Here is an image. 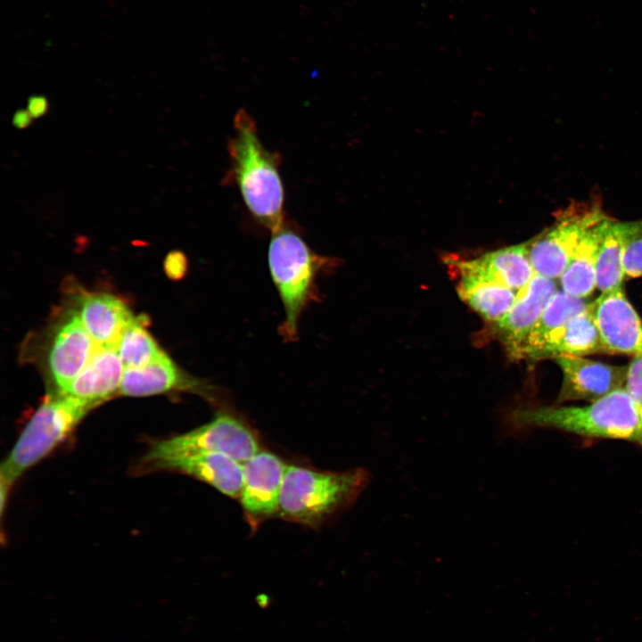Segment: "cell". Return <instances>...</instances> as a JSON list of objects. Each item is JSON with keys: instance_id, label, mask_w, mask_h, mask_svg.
Here are the masks:
<instances>
[{"instance_id": "cell-1", "label": "cell", "mask_w": 642, "mask_h": 642, "mask_svg": "<svg viewBox=\"0 0 642 642\" xmlns=\"http://www.w3.org/2000/svg\"><path fill=\"white\" fill-rule=\"evenodd\" d=\"M535 428L556 429L585 438L624 440L640 445L642 424L625 388L580 407L518 406L506 413L499 437Z\"/></svg>"}, {"instance_id": "cell-2", "label": "cell", "mask_w": 642, "mask_h": 642, "mask_svg": "<svg viewBox=\"0 0 642 642\" xmlns=\"http://www.w3.org/2000/svg\"><path fill=\"white\" fill-rule=\"evenodd\" d=\"M230 168L224 180L235 185L254 219L272 234L284 225V189L279 153L261 142L256 121L240 109L227 144Z\"/></svg>"}, {"instance_id": "cell-3", "label": "cell", "mask_w": 642, "mask_h": 642, "mask_svg": "<svg viewBox=\"0 0 642 642\" xmlns=\"http://www.w3.org/2000/svg\"><path fill=\"white\" fill-rule=\"evenodd\" d=\"M370 480L371 474L365 468L324 472L287 465L278 514L293 523L317 526L332 514L352 505Z\"/></svg>"}, {"instance_id": "cell-4", "label": "cell", "mask_w": 642, "mask_h": 642, "mask_svg": "<svg viewBox=\"0 0 642 642\" xmlns=\"http://www.w3.org/2000/svg\"><path fill=\"white\" fill-rule=\"evenodd\" d=\"M331 260L317 254L298 231L285 223L272 234L268 262L284 310L279 332L285 341L297 338L303 311L317 299V276L325 267L333 264Z\"/></svg>"}, {"instance_id": "cell-5", "label": "cell", "mask_w": 642, "mask_h": 642, "mask_svg": "<svg viewBox=\"0 0 642 642\" xmlns=\"http://www.w3.org/2000/svg\"><path fill=\"white\" fill-rule=\"evenodd\" d=\"M93 407L58 392L49 395L29 421L1 466V483L10 489L28 468L63 441Z\"/></svg>"}, {"instance_id": "cell-6", "label": "cell", "mask_w": 642, "mask_h": 642, "mask_svg": "<svg viewBox=\"0 0 642 642\" xmlns=\"http://www.w3.org/2000/svg\"><path fill=\"white\" fill-rule=\"evenodd\" d=\"M259 451L254 431L235 414L221 410L209 423L153 444L145 461L155 467L167 468L171 463L190 457L223 453L244 463Z\"/></svg>"}, {"instance_id": "cell-7", "label": "cell", "mask_w": 642, "mask_h": 642, "mask_svg": "<svg viewBox=\"0 0 642 642\" xmlns=\"http://www.w3.org/2000/svg\"><path fill=\"white\" fill-rule=\"evenodd\" d=\"M606 215L597 205L570 206L552 226L527 242L535 274L558 280L585 233Z\"/></svg>"}, {"instance_id": "cell-8", "label": "cell", "mask_w": 642, "mask_h": 642, "mask_svg": "<svg viewBox=\"0 0 642 642\" xmlns=\"http://www.w3.org/2000/svg\"><path fill=\"white\" fill-rule=\"evenodd\" d=\"M588 310L608 354L642 358V320L628 300L623 286L601 292Z\"/></svg>"}, {"instance_id": "cell-9", "label": "cell", "mask_w": 642, "mask_h": 642, "mask_svg": "<svg viewBox=\"0 0 642 642\" xmlns=\"http://www.w3.org/2000/svg\"><path fill=\"white\" fill-rule=\"evenodd\" d=\"M557 291L556 280L535 274L517 292L514 303L507 314L496 323L497 333L513 359H522L531 331Z\"/></svg>"}, {"instance_id": "cell-10", "label": "cell", "mask_w": 642, "mask_h": 642, "mask_svg": "<svg viewBox=\"0 0 642 642\" xmlns=\"http://www.w3.org/2000/svg\"><path fill=\"white\" fill-rule=\"evenodd\" d=\"M243 465V484L239 498L248 520L258 524L278 514L287 465L276 455L260 450Z\"/></svg>"}, {"instance_id": "cell-11", "label": "cell", "mask_w": 642, "mask_h": 642, "mask_svg": "<svg viewBox=\"0 0 642 642\" xmlns=\"http://www.w3.org/2000/svg\"><path fill=\"white\" fill-rule=\"evenodd\" d=\"M555 361L563 374L556 404L593 402L625 385L628 366H613L585 357H562Z\"/></svg>"}, {"instance_id": "cell-12", "label": "cell", "mask_w": 642, "mask_h": 642, "mask_svg": "<svg viewBox=\"0 0 642 642\" xmlns=\"http://www.w3.org/2000/svg\"><path fill=\"white\" fill-rule=\"evenodd\" d=\"M170 391L194 392L210 401L218 398L212 384L187 374L165 352L144 366L124 369L119 388L122 395L149 396Z\"/></svg>"}, {"instance_id": "cell-13", "label": "cell", "mask_w": 642, "mask_h": 642, "mask_svg": "<svg viewBox=\"0 0 642 642\" xmlns=\"http://www.w3.org/2000/svg\"><path fill=\"white\" fill-rule=\"evenodd\" d=\"M459 276H469L501 284L514 292L524 287L535 275L527 243L511 245L481 257L452 262Z\"/></svg>"}, {"instance_id": "cell-14", "label": "cell", "mask_w": 642, "mask_h": 642, "mask_svg": "<svg viewBox=\"0 0 642 642\" xmlns=\"http://www.w3.org/2000/svg\"><path fill=\"white\" fill-rule=\"evenodd\" d=\"M95 348L77 314L58 327L50 348L48 366L59 391L65 390L82 371Z\"/></svg>"}, {"instance_id": "cell-15", "label": "cell", "mask_w": 642, "mask_h": 642, "mask_svg": "<svg viewBox=\"0 0 642 642\" xmlns=\"http://www.w3.org/2000/svg\"><path fill=\"white\" fill-rule=\"evenodd\" d=\"M124 369L115 348L96 345L86 366L59 392L95 407L119 390Z\"/></svg>"}, {"instance_id": "cell-16", "label": "cell", "mask_w": 642, "mask_h": 642, "mask_svg": "<svg viewBox=\"0 0 642 642\" xmlns=\"http://www.w3.org/2000/svg\"><path fill=\"white\" fill-rule=\"evenodd\" d=\"M77 315L98 346L115 348L124 329L135 318L120 299L108 293L82 297Z\"/></svg>"}, {"instance_id": "cell-17", "label": "cell", "mask_w": 642, "mask_h": 642, "mask_svg": "<svg viewBox=\"0 0 642 642\" xmlns=\"http://www.w3.org/2000/svg\"><path fill=\"white\" fill-rule=\"evenodd\" d=\"M607 353L588 307L554 332L542 344L531 361L562 357H585Z\"/></svg>"}, {"instance_id": "cell-18", "label": "cell", "mask_w": 642, "mask_h": 642, "mask_svg": "<svg viewBox=\"0 0 642 642\" xmlns=\"http://www.w3.org/2000/svg\"><path fill=\"white\" fill-rule=\"evenodd\" d=\"M612 220L605 217L593 225L580 241L566 268L558 279L561 289L566 293L586 299L597 288V254L603 237Z\"/></svg>"}, {"instance_id": "cell-19", "label": "cell", "mask_w": 642, "mask_h": 642, "mask_svg": "<svg viewBox=\"0 0 642 642\" xmlns=\"http://www.w3.org/2000/svg\"><path fill=\"white\" fill-rule=\"evenodd\" d=\"M167 468L202 481L227 497L240 498L243 465L230 456L223 453L198 455L173 462Z\"/></svg>"}, {"instance_id": "cell-20", "label": "cell", "mask_w": 642, "mask_h": 642, "mask_svg": "<svg viewBox=\"0 0 642 642\" xmlns=\"http://www.w3.org/2000/svg\"><path fill=\"white\" fill-rule=\"evenodd\" d=\"M459 277V297L487 321L498 322L514 303L517 292L501 284L469 276Z\"/></svg>"}, {"instance_id": "cell-21", "label": "cell", "mask_w": 642, "mask_h": 642, "mask_svg": "<svg viewBox=\"0 0 642 642\" xmlns=\"http://www.w3.org/2000/svg\"><path fill=\"white\" fill-rule=\"evenodd\" d=\"M588 305L585 299L573 297L558 289L531 331L523 350L522 359L531 361L545 341L572 317L586 309Z\"/></svg>"}, {"instance_id": "cell-22", "label": "cell", "mask_w": 642, "mask_h": 642, "mask_svg": "<svg viewBox=\"0 0 642 642\" xmlns=\"http://www.w3.org/2000/svg\"><path fill=\"white\" fill-rule=\"evenodd\" d=\"M627 222L612 220L601 242L596 268L597 288L605 292L623 285Z\"/></svg>"}, {"instance_id": "cell-23", "label": "cell", "mask_w": 642, "mask_h": 642, "mask_svg": "<svg viewBox=\"0 0 642 642\" xmlns=\"http://www.w3.org/2000/svg\"><path fill=\"white\" fill-rule=\"evenodd\" d=\"M144 317H135L116 344L115 349L125 367L144 366L163 352L144 328Z\"/></svg>"}, {"instance_id": "cell-24", "label": "cell", "mask_w": 642, "mask_h": 642, "mask_svg": "<svg viewBox=\"0 0 642 642\" xmlns=\"http://www.w3.org/2000/svg\"><path fill=\"white\" fill-rule=\"evenodd\" d=\"M623 268L628 277L642 276V220L627 222Z\"/></svg>"}, {"instance_id": "cell-25", "label": "cell", "mask_w": 642, "mask_h": 642, "mask_svg": "<svg viewBox=\"0 0 642 642\" xmlns=\"http://www.w3.org/2000/svg\"><path fill=\"white\" fill-rule=\"evenodd\" d=\"M624 388L634 403L642 424V358L633 357L630 360ZM642 440V439H641Z\"/></svg>"}, {"instance_id": "cell-26", "label": "cell", "mask_w": 642, "mask_h": 642, "mask_svg": "<svg viewBox=\"0 0 642 642\" xmlns=\"http://www.w3.org/2000/svg\"><path fill=\"white\" fill-rule=\"evenodd\" d=\"M187 268V260L185 254L179 251H170L164 260V271L166 275L174 280L182 278Z\"/></svg>"}, {"instance_id": "cell-27", "label": "cell", "mask_w": 642, "mask_h": 642, "mask_svg": "<svg viewBox=\"0 0 642 642\" xmlns=\"http://www.w3.org/2000/svg\"><path fill=\"white\" fill-rule=\"evenodd\" d=\"M33 119H38L45 116L49 110V103L45 95H35L28 99L27 109Z\"/></svg>"}, {"instance_id": "cell-28", "label": "cell", "mask_w": 642, "mask_h": 642, "mask_svg": "<svg viewBox=\"0 0 642 642\" xmlns=\"http://www.w3.org/2000/svg\"><path fill=\"white\" fill-rule=\"evenodd\" d=\"M33 120V117L28 110L19 109L12 116V125L19 129L29 128Z\"/></svg>"}, {"instance_id": "cell-29", "label": "cell", "mask_w": 642, "mask_h": 642, "mask_svg": "<svg viewBox=\"0 0 642 642\" xmlns=\"http://www.w3.org/2000/svg\"><path fill=\"white\" fill-rule=\"evenodd\" d=\"M639 446L642 448V440H641V442H640V445H639Z\"/></svg>"}]
</instances>
